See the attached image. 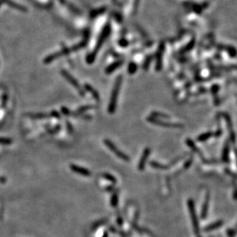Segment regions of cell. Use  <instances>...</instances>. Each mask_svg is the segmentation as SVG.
Listing matches in <instances>:
<instances>
[{
	"instance_id": "9c48e42d",
	"label": "cell",
	"mask_w": 237,
	"mask_h": 237,
	"mask_svg": "<svg viewBox=\"0 0 237 237\" xmlns=\"http://www.w3.org/2000/svg\"><path fill=\"white\" fill-rule=\"evenodd\" d=\"M70 169L73 172L76 173H78L81 176H85V177H90L91 175V172L88 169L85 168V167H80L75 164H70Z\"/></svg>"
},
{
	"instance_id": "484cf974",
	"label": "cell",
	"mask_w": 237,
	"mask_h": 237,
	"mask_svg": "<svg viewBox=\"0 0 237 237\" xmlns=\"http://www.w3.org/2000/svg\"><path fill=\"white\" fill-rule=\"evenodd\" d=\"M11 143L10 140H8V139H3V138H0V143H4V144H9V143Z\"/></svg>"
},
{
	"instance_id": "4dcf8cb0",
	"label": "cell",
	"mask_w": 237,
	"mask_h": 237,
	"mask_svg": "<svg viewBox=\"0 0 237 237\" xmlns=\"http://www.w3.org/2000/svg\"><path fill=\"white\" fill-rule=\"evenodd\" d=\"M114 190V187L113 186H107V187L105 188V190H107L108 192H111V191H113Z\"/></svg>"
},
{
	"instance_id": "d6a6232c",
	"label": "cell",
	"mask_w": 237,
	"mask_h": 237,
	"mask_svg": "<svg viewBox=\"0 0 237 237\" xmlns=\"http://www.w3.org/2000/svg\"><path fill=\"white\" fill-rule=\"evenodd\" d=\"M140 2V0H135V6H134V12H136V11L137 9V7H138V3Z\"/></svg>"
},
{
	"instance_id": "8fae6325",
	"label": "cell",
	"mask_w": 237,
	"mask_h": 237,
	"mask_svg": "<svg viewBox=\"0 0 237 237\" xmlns=\"http://www.w3.org/2000/svg\"><path fill=\"white\" fill-rule=\"evenodd\" d=\"M221 159L224 163L227 164L229 162V140H227L226 143H224V146L222 148Z\"/></svg>"
},
{
	"instance_id": "1f68e13d",
	"label": "cell",
	"mask_w": 237,
	"mask_h": 237,
	"mask_svg": "<svg viewBox=\"0 0 237 237\" xmlns=\"http://www.w3.org/2000/svg\"><path fill=\"white\" fill-rule=\"evenodd\" d=\"M123 222H124V221H123V219H122V217L121 216V217H118V223L120 225V226H122L123 225Z\"/></svg>"
},
{
	"instance_id": "4fadbf2b",
	"label": "cell",
	"mask_w": 237,
	"mask_h": 237,
	"mask_svg": "<svg viewBox=\"0 0 237 237\" xmlns=\"http://www.w3.org/2000/svg\"><path fill=\"white\" fill-rule=\"evenodd\" d=\"M63 75H64V77H66L67 78H68V80H69V81H70L71 83L73 85H74V87L75 88H77L78 90V91L81 93V95H85V92L83 91V90L81 89V88L79 86V84L78 83L77 81H76V80H75L74 78H72L71 75H69V74L67 72H63Z\"/></svg>"
},
{
	"instance_id": "7402d4cb",
	"label": "cell",
	"mask_w": 237,
	"mask_h": 237,
	"mask_svg": "<svg viewBox=\"0 0 237 237\" xmlns=\"http://www.w3.org/2000/svg\"><path fill=\"white\" fill-rule=\"evenodd\" d=\"M151 117H154V118H165V119H169L168 115L167 114H164L160 113V112H153L152 113Z\"/></svg>"
},
{
	"instance_id": "e0dca14e",
	"label": "cell",
	"mask_w": 237,
	"mask_h": 237,
	"mask_svg": "<svg viewBox=\"0 0 237 237\" xmlns=\"http://www.w3.org/2000/svg\"><path fill=\"white\" fill-rule=\"evenodd\" d=\"M212 136H213V133L211 132V131H209V132H206L203 134L200 135L197 137V141L199 142H204V141H207L208 139H209Z\"/></svg>"
},
{
	"instance_id": "3957f363",
	"label": "cell",
	"mask_w": 237,
	"mask_h": 237,
	"mask_svg": "<svg viewBox=\"0 0 237 237\" xmlns=\"http://www.w3.org/2000/svg\"><path fill=\"white\" fill-rule=\"evenodd\" d=\"M187 207L189 209L190 214V219H191V222H192L193 229V232L196 236H200V225H199L198 218L197 216V212H196V208H195V203L193 200L192 199H189L187 200Z\"/></svg>"
},
{
	"instance_id": "30bf717a",
	"label": "cell",
	"mask_w": 237,
	"mask_h": 237,
	"mask_svg": "<svg viewBox=\"0 0 237 237\" xmlns=\"http://www.w3.org/2000/svg\"><path fill=\"white\" fill-rule=\"evenodd\" d=\"M209 192H207L206 193L205 199H204V202H203V207H202V209H201V213H200V218L202 220H205L206 218L207 217L208 214V209H209Z\"/></svg>"
},
{
	"instance_id": "d6986e66",
	"label": "cell",
	"mask_w": 237,
	"mask_h": 237,
	"mask_svg": "<svg viewBox=\"0 0 237 237\" xmlns=\"http://www.w3.org/2000/svg\"><path fill=\"white\" fill-rule=\"evenodd\" d=\"M118 204V194L114 192L111 197V206L112 207H116Z\"/></svg>"
},
{
	"instance_id": "9a60e30c",
	"label": "cell",
	"mask_w": 237,
	"mask_h": 237,
	"mask_svg": "<svg viewBox=\"0 0 237 237\" xmlns=\"http://www.w3.org/2000/svg\"><path fill=\"white\" fill-rule=\"evenodd\" d=\"M150 166L154 169H157V170H167V169L170 168L168 165L162 164L160 163L157 162L155 160L150 161Z\"/></svg>"
},
{
	"instance_id": "7c38bea8",
	"label": "cell",
	"mask_w": 237,
	"mask_h": 237,
	"mask_svg": "<svg viewBox=\"0 0 237 237\" xmlns=\"http://www.w3.org/2000/svg\"><path fill=\"white\" fill-rule=\"evenodd\" d=\"M223 223H224V221L222 220H217L216 222L210 223V224H209L208 226L204 227V228L203 229V230L204 231V232H209V231L215 230L216 229L220 228V227L223 225Z\"/></svg>"
},
{
	"instance_id": "5b68a950",
	"label": "cell",
	"mask_w": 237,
	"mask_h": 237,
	"mask_svg": "<svg viewBox=\"0 0 237 237\" xmlns=\"http://www.w3.org/2000/svg\"><path fill=\"white\" fill-rule=\"evenodd\" d=\"M148 121L153 124L158 125V126L165 127V128H181L184 127V125L181 124H176V123H170L165 121L159 119V118H154V117H149L148 118Z\"/></svg>"
},
{
	"instance_id": "7a4b0ae2",
	"label": "cell",
	"mask_w": 237,
	"mask_h": 237,
	"mask_svg": "<svg viewBox=\"0 0 237 237\" xmlns=\"http://www.w3.org/2000/svg\"><path fill=\"white\" fill-rule=\"evenodd\" d=\"M122 82V76L119 75L117 79H116L115 83L114 85L113 90H112V93H111V100L109 102V106L107 108V111L110 114H114L115 112L116 106H117V101H118V97L119 94L120 88Z\"/></svg>"
},
{
	"instance_id": "f546056e",
	"label": "cell",
	"mask_w": 237,
	"mask_h": 237,
	"mask_svg": "<svg viewBox=\"0 0 237 237\" xmlns=\"http://www.w3.org/2000/svg\"><path fill=\"white\" fill-rule=\"evenodd\" d=\"M89 108H91V106H85V107H82L81 108H80L79 112H83V111L88 110Z\"/></svg>"
},
{
	"instance_id": "277c9868",
	"label": "cell",
	"mask_w": 237,
	"mask_h": 237,
	"mask_svg": "<svg viewBox=\"0 0 237 237\" xmlns=\"http://www.w3.org/2000/svg\"><path fill=\"white\" fill-rule=\"evenodd\" d=\"M104 143H105V144L106 145V147H107L110 150H111V151L113 152L114 154H115L116 156L118 157V158H120L121 160H124L125 162H129V161H130V157H129L128 155H127L126 154H124L123 151L120 150L111 140H109V139H105Z\"/></svg>"
},
{
	"instance_id": "4316f807",
	"label": "cell",
	"mask_w": 237,
	"mask_h": 237,
	"mask_svg": "<svg viewBox=\"0 0 237 237\" xmlns=\"http://www.w3.org/2000/svg\"><path fill=\"white\" fill-rule=\"evenodd\" d=\"M221 134H222V130H221V129L220 128L218 129V130L216 131V133L213 134V135L216 137H220V136H221Z\"/></svg>"
},
{
	"instance_id": "5bb4252c",
	"label": "cell",
	"mask_w": 237,
	"mask_h": 237,
	"mask_svg": "<svg viewBox=\"0 0 237 237\" xmlns=\"http://www.w3.org/2000/svg\"><path fill=\"white\" fill-rule=\"evenodd\" d=\"M123 63H124V62H123L122 60H121V61H118V62H115L114 63H113V64H111L110 66L107 67L106 71H106V74H111V73L113 72V71H114L116 69H118Z\"/></svg>"
},
{
	"instance_id": "cb8c5ba5",
	"label": "cell",
	"mask_w": 237,
	"mask_h": 237,
	"mask_svg": "<svg viewBox=\"0 0 237 237\" xmlns=\"http://www.w3.org/2000/svg\"><path fill=\"white\" fill-rule=\"evenodd\" d=\"M106 222H107V220H100L99 222H94V225H93V227H92V229H95L98 228V227H100V225L105 224Z\"/></svg>"
},
{
	"instance_id": "603a6c76",
	"label": "cell",
	"mask_w": 237,
	"mask_h": 237,
	"mask_svg": "<svg viewBox=\"0 0 237 237\" xmlns=\"http://www.w3.org/2000/svg\"><path fill=\"white\" fill-rule=\"evenodd\" d=\"M192 164H193V157L191 156L187 160H186V162H185V164H184V170H187V169L190 168V166L192 165Z\"/></svg>"
},
{
	"instance_id": "44dd1931",
	"label": "cell",
	"mask_w": 237,
	"mask_h": 237,
	"mask_svg": "<svg viewBox=\"0 0 237 237\" xmlns=\"http://www.w3.org/2000/svg\"><path fill=\"white\" fill-rule=\"evenodd\" d=\"M137 64H135V63H134V62H131V63H130V64H129L128 66V72L130 73V74H134V73L137 71Z\"/></svg>"
},
{
	"instance_id": "6da1fadb",
	"label": "cell",
	"mask_w": 237,
	"mask_h": 237,
	"mask_svg": "<svg viewBox=\"0 0 237 237\" xmlns=\"http://www.w3.org/2000/svg\"><path fill=\"white\" fill-rule=\"evenodd\" d=\"M110 32H111V25H110V23H107V25L105 26V28L103 29L101 34H100L98 39V42H97L96 46L94 48V50L93 51V52L88 56V58H87V61H88V63H92V62H94L95 58H96L97 54H98V51L100 50V47L102 46L104 42H105V41L106 40V39H107V36L109 35Z\"/></svg>"
},
{
	"instance_id": "f1b7e54d",
	"label": "cell",
	"mask_w": 237,
	"mask_h": 237,
	"mask_svg": "<svg viewBox=\"0 0 237 237\" xmlns=\"http://www.w3.org/2000/svg\"><path fill=\"white\" fill-rule=\"evenodd\" d=\"M225 171H226V173H228L229 175L232 176V177H233V178H236V174H235V173H233V172H231V171L229 170L228 168H226V169H225Z\"/></svg>"
},
{
	"instance_id": "8992f818",
	"label": "cell",
	"mask_w": 237,
	"mask_h": 237,
	"mask_svg": "<svg viewBox=\"0 0 237 237\" xmlns=\"http://www.w3.org/2000/svg\"><path fill=\"white\" fill-rule=\"evenodd\" d=\"M151 153V150L150 148H144L143 151V154L141 155V159L139 160L138 164H137V169L140 171H143L146 167V163L148 161V159L149 157L150 154Z\"/></svg>"
},
{
	"instance_id": "e575fe53",
	"label": "cell",
	"mask_w": 237,
	"mask_h": 237,
	"mask_svg": "<svg viewBox=\"0 0 237 237\" xmlns=\"http://www.w3.org/2000/svg\"><path fill=\"white\" fill-rule=\"evenodd\" d=\"M5 180H6V179H5L4 178H0V181L1 182H4Z\"/></svg>"
},
{
	"instance_id": "ffe728a7",
	"label": "cell",
	"mask_w": 237,
	"mask_h": 237,
	"mask_svg": "<svg viewBox=\"0 0 237 237\" xmlns=\"http://www.w3.org/2000/svg\"><path fill=\"white\" fill-rule=\"evenodd\" d=\"M222 116L224 117V118L226 119V121H227V126H228L229 130V132H231V131H233L232 120H231L229 115L228 114H227V113H222Z\"/></svg>"
},
{
	"instance_id": "2e32d148",
	"label": "cell",
	"mask_w": 237,
	"mask_h": 237,
	"mask_svg": "<svg viewBox=\"0 0 237 237\" xmlns=\"http://www.w3.org/2000/svg\"><path fill=\"white\" fill-rule=\"evenodd\" d=\"M85 89L88 91H89L91 94H92V96L94 97V98L96 100H99V98H100V96H99V94L98 93V91H95V90L94 89V88L93 87H91V85H85Z\"/></svg>"
},
{
	"instance_id": "52a82bcc",
	"label": "cell",
	"mask_w": 237,
	"mask_h": 237,
	"mask_svg": "<svg viewBox=\"0 0 237 237\" xmlns=\"http://www.w3.org/2000/svg\"><path fill=\"white\" fill-rule=\"evenodd\" d=\"M186 143L187 144L188 147H190V149L192 150L194 152L195 154H197V155H198L199 157L200 158L203 163L205 162V160H207V159H205V157H204V156H203V153H202V151H201L198 148H197V146L196 145V143H195L194 142H193V141L191 140V139H190V138L186 139Z\"/></svg>"
},
{
	"instance_id": "ac0fdd59",
	"label": "cell",
	"mask_w": 237,
	"mask_h": 237,
	"mask_svg": "<svg viewBox=\"0 0 237 237\" xmlns=\"http://www.w3.org/2000/svg\"><path fill=\"white\" fill-rule=\"evenodd\" d=\"M101 177H102L105 179L107 180V181L111 182V184H115L116 183H117V179H116V177H114V176L112 175V174H111V173H102Z\"/></svg>"
},
{
	"instance_id": "83f0119b",
	"label": "cell",
	"mask_w": 237,
	"mask_h": 237,
	"mask_svg": "<svg viewBox=\"0 0 237 237\" xmlns=\"http://www.w3.org/2000/svg\"><path fill=\"white\" fill-rule=\"evenodd\" d=\"M151 58H149L148 60H147V61H146L145 63H144V64H143V69H148V66H149L150 62V60H151Z\"/></svg>"
},
{
	"instance_id": "ba28073f",
	"label": "cell",
	"mask_w": 237,
	"mask_h": 237,
	"mask_svg": "<svg viewBox=\"0 0 237 237\" xmlns=\"http://www.w3.org/2000/svg\"><path fill=\"white\" fill-rule=\"evenodd\" d=\"M164 51V43L161 42L159 45V49L157 52V63H156V70L160 71L162 68V59L163 54Z\"/></svg>"
},
{
	"instance_id": "d4e9b609",
	"label": "cell",
	"mask_w": 237,
	"mask_h": 237,
	"mask_svg": "<svg viewBox=\"0 0 237 237\" xmlns=\"http://www.w3.org/2000/svg\"><path fill=\"white\" fill-rule=\"evenodd\" d=\"M227 233L229 237H234L236 235V230L233 229H228Z\"/></svg>"
},
{
	"instance_id": "836d02e7",
	"label": "cell",
	"mask_w": 237,
	"mask_h": 237,
	"mask_svg": "<svg viewBox=\"0 0 237 237\" xmlns=\"http://www.w3.org/2000/svg\"><path fill=\"white\" fill-rule=\"evenodd\" d=\"M102 237H108V234H107V232H105V233H104V235H103Z\"/></svg>"
}]
</instances>
